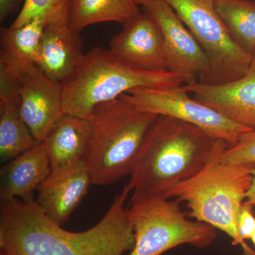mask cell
<instances>
[{
    "mask_svg": "<svg viewBox=\"0 0 255 255\" xmlns=\"http://www.w3.org/2000/svg\"><path fill=\"white\" fill-rule=\"evenodd\" d=\"M158 116L142 112L122 97L94 109L87 119L90 133L83 159L92 184L107 187L132 174Z\"/></svg>",
    "mask_w": 255,
    "mask_h": 255,
    "instance_id": "obj_3",
    "label": "cell"
},
{
    "mask_svg": "<svg viewBox=\"0 0 255 255\" xmlns=\"http://www.w3.org/2000/svg\"><path fill=\"white\" fill-rule=\"evenodd\" d=\"M252 174H253V179H252L251 187L247 192L245 202L254 207L255 206V167L252 170Z\"/></svg>",
    "mask_w": 255,
    "mask_h": 255,
    "instance_id": "obj_25",
    "label": "cell"
},
{
    "mask_svg": "<svg viewBox=\"0 0 255 255\" xmlns=\"http://www.w3.org/2000/svg\"><path fill=\"white\" fill-rule=\"evenodd\" d=\"M134 1H135V2L137 4L142 5L145 1H147V0H134Z\"/></svg>",
    "mask_w": 255,
    "mask_h": 255,
    "instance_id": "obj_26",
    "label": "cell"
},
{
    "mask_svg": "<svg viewBox=\"0 0 255 255\" xmlns=\"http://www.w3.org/2000/svg\"><path fill=\"white\" fill-rule=\"evenodd\" d=\"M21 0H0V21L4 22L6 18L12 14Z\"/></svg>",
    "mask_w": 255,
    "mask_h": 255,
    "instance_id": "obj_24",
    "label": "cell"
},
{
    "mask_svg": "<svg viewBox=\"0 0 255 255\" xmlns=\"http://www.w3.org/2000/svg\"><path fill=\"white\" fill-rule=\"evenodd\" d=\"M182 86L172 88H137L120 97L142 112L179 119L199 128L213 137L237 144L242 137L254 129L230 120L217 111L194 98Z\"/></svg>",
    "mask_w": 255,
    "mask_h": 255,
    "instance_id": "obj_9",
    "label": "cell"
},
{
    "mask_svg": "<svg viewBox=\"0 0 255 255\" xmlns=\"http://www.w3.org/2000/svg\"><path fill=\"white\" fill-rule=\"evenodd\" d=\"M44 142H40L9 162L0 171V199L35 201V193L51 172Z\"/></svg>",
    "mask_w": 255,
    "mask_h": 255,
    "instance_id": "obj_14",
    "label": "cell"
},
{
    "mask_svg": "<svg viewBox=\"0 0 255 255\" xmlns=\"http://www.w3.org/2000/svg\"><path fill=\"white\" fill-rule=\"evenodd\" d=\"M140 12L134 0H70L68 23L73 31L80 33L95 23L124 24Z\"/></svg>",
    "mask_w": 255,
    "mask_h": 255,
    "instance_id": "obj_17",
    "label": "cell"
},
{
    "mask_svg": "<svg viewBox=\"0 0 255 255\" xmlns=\"http://www.w3.org/2000/svg\"><path fill=\"white\" fill-rule=\"evenodd\" d=\"M214 6L235 43L255 55V0H214Z\"/></svg>",
    "mask_w": 255,
    "mask_h": 255,
    "instance_id": "obj_18",
    "label": "cell"
},
{
    "mask_svg": "<svg viewBox=\"0 0 255 255\" xmlns=\"http://www.w3.org/2000/svg\"><path fill=\"white\" fill-rule=\"evenodd\" d=\"M126 185L93 227L70 232L43 214L36 202L0 199V255H124L135 244Z\"/></svg>",
    "mask_w": 255,
    "mask_h": 255,
    "instance_id": "obj_1",
    "label": "cell"
},
{
    "mask_svg": "<svg viewBox=\"0 0 255 255\" xmlns=\"http://www.w3.org/2000/svg\"><path fill=\"white\" fill-rule=\"evenodd\" d=\"M0 70L14 83L19 112L37 141L43 142L65 114L61 83L48 78L36 64L0 52Z\"/></svg>",
    "mask_w": 255,
    "mask_h": 255,
    "instance_id": "obj_8",
    "label": "cell"
},
{
    "mask_svg": "<svg viewBox=\"0 0 255 255\" xmlns=\"http://www.w3.org/2000/svg\"><path fill=\"white\" fill-rule=\"evenodd\" d=\"M122 25L123 29L111 39L109 50L133 68L167 71L163 36L155 20L140 11Z\"/></svg>",
    "mask_w": 255,
    "mask_h": 255,
    "instance_id": "obj_11",
    "label": "cell"
},
{
    "mask_svg": "<svg viewBox=\"0 0 255 255\" xmlns=\"http://www.w3.org/2000/svg\"><path fill=\"white\" fill-rule=\"evenodd\" d=\"M191 82L183 75L164 72H148L130 66L110 50L92 48L65 81L62 99L65 114L88 119L100 104L118 99L137 88L165 89Z\"/></svg>",
    "mask_w": 255,
    "mask_h": 255,
    "instance_id": "obj_5",
    "label": "cell"
},
{
    "mask_svg": "<svg viewBox=\"0 0 255 255\" xmlns=\"http://www.w3.org/2000/svg\"><path fill=\"white\" fill-rule=\"evenodd\" d=\"M251 241L253 242V244H254V246H255V233L254 235H253V236L252 237Z\"/></svg>",
    "mask_w": 255,
    "mask_h": 255,
    "instance_id": "obj_27",
    "label": "cell"
},
{
    "mask_svg": "<svg viewBox=\"0 0 255 255\" xmlns=\"http://www.w3.org/2000/svg\"><path fill=\"white\" fill-rule=\"evenodd\" d=\"M183 87L194 100L236 123L255 129V54L246 75L239 80L219 85L195 80Z\"/></svg>",
    "mask_w": 255,
    "mask_h": 255,
    "instance_id": "obj_13",
    "label": "cell"
},
{
    "mask_svg": "<svg viewBox=\"0 0 255 255\" xmlns=\"http://www.w3.org/2000/svg\"><path fill=\"white\" fill-rule=\"evenodd\" d=\"M89 133L87 119L64 114L43 141L52 170L83 160Z\"/></svg>",
    "mask_w": 255,
    "mask_h": 255,
    "instance_id": "obj_16",
    "label": "cell"
},
{
    "mask_svg": "<svg viewBox=\"0 0 255 255\" xmlns=\"http://www.w3.org/2000/svg\"><path fill=\"white\" fill-rule=\"evenodd\" d=\"M70 0H24L21 11L10 27L26 24L41 16L47 23L68 19Z\"/></svg>",
    "mask_w": 255,
    "mask_h": 255,
    "instance_id": "obj_21",
    "label": "cell"
},
{
    "mask_svg": "<svg viewBox=\"0 0 255 255\" xmlns=\"http://www.w3.org/2000/svg\"><path fill=\"white\" fill-rule=\"evenodd\" d=\"M84 53L80 33L68 19L47 23L36 65L53 81L62 83L73 73Z\"/></svg>",
    "mask_w": 255,
    "mask_h": 255,
    "instance_id": "obj_15",
    "label": "cell"
},
{
    "mask_svg": "<svg viewBox=\"0 0 255 255\" xmlns=\"http://www.w3.org/2000/svg\"><path fill=\"white\" fill-rule=\"evenodd\" d=\"M128 212L135 238L128 255H162L182 245L204 250L217 238L216 228L191 221L179 201L164 196L133 192Z\"/></svg>",
    "mask_w": 255,
    "mask_h": 255,
    "instance_id": "obj_6",
    "label": "cell"
},
{
    "mask_svg": "<svg viewBox=\"0 0 255 255\" xmlns=\"http://www.w3.org/2000/svg\"><path fill=\"white\" fill-rule=\"evenodd\" d=\"M46 21L38 16L16 28H1V52L36 64Z\"/></svg>",
    "mask_w": 255,
    "mask_h": 255,
    "instance_id": "obj_20",
    "label": "cell"
},
{
    "mask_svg": "<svg viewBox=\"0 0 255 255\" xmlns=\"http://www.w3.org/2000/svg\"></svg>",
    "mask_w": 255,
    "mask_h": 255,
    "instance_id": "obj_28",
    "label": "cell"
},
{
    "mask_svg": "<svg viewBox=\"0 0 255 255\" xmlns=\"http://www.w3.org/2000/svg\"><path fill=\"white\" fill-rule=\"evenodd\" d=\"M219 140L195 126L158 116L146 135L127 185L133 192L166 196L204 168Z\"/></svg>",
    "mask_w": 255,
    "mask_h": 255,
    "instance_id": "obj_2",
    "label": "cell"
},
{
    "mask_svg": "<svg viewBox=\"0 0 255 255\" xmlns=\"http://www.w3.org/2000/svg\"><path fill=\"white\" fill-rule=\"evenodd\" d=\"M221 160L228 164L255 165V129L245 134L236 145L226 147Z\"/></svg>",
    "mask_w": 255,
    "mask_h": 255,
    "instance_id": "obj_22",
    "label": "cell"
},
{
    "mask_svg": "<svg viewBox=\"0 0 255 255\" xmlns=\"http://www.w3.org/2000/svg\"><path fill=\"white\" fill-rule=\"evenodd\" d=\"M238 229L243 241H251L255 233V216L253 206L243 203L238 219Z\"/></svg>",
    "mask_w": 255,
    "mask_h": 255,
    "instance_id": "obj_23",
    "label": "cell"
},
{
    "mask_svg": "<svg viewBox=\"0 0 255 255\" xmlns=\"http://www.w3.org/2000/svg\"><path fill=\"white\" fill-rule=\"evenodd\" d=\"M141 6L162 31L167 71L204 84L210 72L209 58L170 5L162 0H147Z\"/></svg>",
    "mask_w": 255,
    "mask_h": 255,
    "instance_id": "obj_10",
    "label": "cell"
},
{
    "mask_svg": "<svg viewBox=\"0 0 255 255\" xmlns=\"http://www.w3.org/2000/svg\"><path fill=\"white\" fill-rule=\"evenodd\" d=\"M19 112V106L0 103V162H9L38 143Z\"/></svg>",
    "mask_w": 255,
    "mask_h": 255,
    "instance_id": "obj_19",
    "label": "cell"
},
{
    "mask_svg": "<svg viewBox=\"0 0 255 255\" xmlns=\"http://www.w3.org/2000/svg\"><path fill=\"white\" fill-rule=\"evenodd\" d=\"M229 145L220 139L212 157L199 173L178 184L166 197L184 203L188 216L223 231L240 246L243 255L255 251L240 236L238 219L247 192L251 187L255 164L223 162L221 155Z\"/></svg>",
    "mask_w": 255,
    "mask_h": 255,
    "instance_id": "obj_4",
    "label": "cell"
},
{
    "mask_svg": "<svg viewBox=\"0 0 255 255\" xmlns=\"http://www.w3.org/2000/svg\"><path fill=\"white\" fill-rule=\"evenodd\" d=\"M92 180L84 160L51 170L35 202L48 219L63 226L87 195Z\"/></svg>",
    "mask_w": 255,
    "mask_h": 255,
    "instance_id": "obj_12",
    "label": "cell"
},
{
    "mask_svg": "<svg viewBox=\"0 0 255 255\" xmlns=\"http://www.w3.org/2000/svg\"><path fill=\"white\" fill-rule=\"evenodd\" d=\"M162 1L170 5L209 58L210 72L204 85H223L246 75L254 55L233 41L216 12L214 0Z\"/></svg>",
    "mask_w": 255,
    "mask_h": 255,
    "instance_id": "obj_7",
    "label": "cell"
}]
</instances>
